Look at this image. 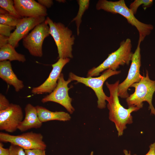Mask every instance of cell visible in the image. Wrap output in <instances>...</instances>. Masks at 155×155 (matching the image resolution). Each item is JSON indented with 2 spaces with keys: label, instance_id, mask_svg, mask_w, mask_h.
I'll return each instance as SVG.
<instances>
[{
  "label": "cell",
  "instance_id": "obj_3",
  "mask_svg": "<svg viewBox=\"0 0 155 155\" xmlns=\"http://www.w3.org/2000/svg\"><path fill=\"white\" fill-rule=\"evenodd\" d=\"M132 47L131 42L130 38L123 40L121 42L119 48L109 54L102 63L88 71L87 77L98 76L100 73L108 69L117 71L120 65H129L133 54L131 51Z\"/></svg>",
  "mask_w": 155,
  "mask_h": 155
},
{
  "label": "cell",
  "instance_id": "obj_35",
  "mask_svg": "<svg viewBox=\"0 0 155 155\" xmlns=\"http://www.w3.org/2000/svg\"><path fill=\"white\" fill-rule=\"evenodd\" d=\"M90 155H94V152H93L92 151L91 152V153H90Z\"/></svg>",
  "mask_w": 155,
  "mask_h": 155
},
{
  "label": "cell",
  "instance_id": "obj_7",
  "mask_svg": "<svg viewBox=\"0 0 155 155\" xmlns=\"http://www.w3.org/2000/svg\"><path fill=\"white\" fill-rule=\"evenodd\" d=\"M40 133L28 132L17 135L0 132V141L1 142H9L19 146L24 150L34 149H45L46 145L43 141Z\"/></svg>",
  "mask_w": 155,
  "mask_h": 155
},
{
  "label": "cell",
  "instance_id": "obj_9",
  "mask_svg": "<svg viewBox=\"0 0 155 155\" xmlns=\"http://www.w3.org/2000/svg\"><path fill=\"white\" fill-rule=\"evenodd\" d=\"M138 42L136 49L133 53L131 64L127 77L118 86V95L122 98H126L129 96V88L134 83L139 82L142 76L140 74L141 66V55L140 44Z\"/></svg>",
  "mask_w": 155,
  "mask_h": 155
},
{
  "label": "cell",
  "instance_id": "obj_19",
  "mask_svg": "<svg viewBox=\"0 0 155 155\" xmlns=\"http://www.w3.org/2000/svg\"><path fill=\"white\" fill-rule=\"evenodd\" d=\"M79 5V9L76 16L71 21V22L75 21L77 27V34H80L79 28L82 22V18L85 11L88 9L90 1L88 0H78L77 1Z\"/></svg>",
  "mask_w": 155,
  "mask_h": 155
},
{
  "label": "cell",
  "instance_id": "obj_29",
  "mask_svg": "<svg viewBox=\"0 0 155 155\" xmlns=\"http://www.w3.org/2000/svg\"><path fill=\"white\" fill-rule=\"evenodd\" d=\"M9 37L0 34V48L8 43Z\"/></svg>",
  "mask_w": 155,
  "mask_h": 155
},
{
  "label": "cell",
  "instance_id": "obj_30",
  "mask_svg": "<svg viewBox=\"0 0 155 155\" xmlns=\"http://www.w3.org/2000/svg\"><path fill=\"white\" fill-rule=\"evenodd\" d=\"M133 155H137L135 154ZM145 155H155V142L149 146V150Z\"/></svg>",
  "mask_w": 155,
  "mask_h": 155
},
{
  "label": "cell",
  "instance_id": "obj_18",
  "mask_svg": "<svg viewBox=\"0 0 155 155\" xmlns=\"http://www.w3.org/2000/svg\"><path fill=\"white\" fill-rule=\"evenodd\" d=\"M7 60L24 63L26 59L24 55L18 53L15 48L8 43L0 48V61Z\"/></svg>",
  "mask_w": 155,
  "mask_h": 155
},
{
  "label": "cell",
  "instance_id": "obj_10",
  "mask_svg": "<svg viewBox=\"0 0 155 155\" xmlns=\"http://www.w3.org/2000/svg\"><path fill=\"white\" fill-rule=\"evenodd\" d=\"M72 80L69 78L67 80L64 79L63 74L61 73L58 79L57 84L54 90L49 94L44 97L41 100L42 103L49 102H54L63 106L71 114L75 111L72 105V99L68 94L69 90L68 85Z\"/></svg>",
  "mask_w": 155,
  "mask_h": 155
},
{
  "label": "cell",
  "instance_id": "obj_12",
  "mask_svg": "<svg viewBox=\"0 0 155 155\" xmlns=\"http://www.w3.org/2000/svg\"><path fill=\"white\" fill-rule=\"evenodd\" d=\"M70 60L69 58H59L56 63L52 65L53 69L47 79L40 85L33 88L32 93L39 94L52 92L57 85L63 68Z\"/></svg>",
  "mask_w": 155,
  "mask_h": 155
},
{
  "label": "cell",
  "instance_id": "obj_16",
  "mask_svg": "<svg viewBox=\"0 0 155 155\" xmlns=\"http://www.w3.org/2000/svg\"><path fill=\"white\" fill-rule=\"evenodd\" d=\"M24 110L25 118L19 125L18 129L24 132L31 129L40 128L42 123L39 118L36 106L28 103L26 106Z\"/></svg>",
  "mask_w": 155,
  "mask_h": 155
},
{
  "label": "cell",
  "instance_id": "obj_24",
  "mask_svg": "<svg viewBox=\"0 0 155 155\" xmlns=\"http://www.w3.org/2000/svg\"><path fill=\"white\" fill-rule=\"evenodd\" d=\"M9 148L10 155H26L24 150L19 146L11 144Z\"/></svg>",
  "mask_w": 155,
  "mask_h": 155
},
{
  "label": "cell",
  "instance_id": "obj_31",
  "mask_svg": "<svg viewBox=\"0 0 155 155\" xmlns=\"http://www.w3.org/2000/svg\"><path fill=\"white\" fill-rule=\"evenodd\" d=\"M0 14H4L6 13H8L5 10L3 9L1 7L0 9Z\"/></svg>",
  "mask_w": 155,
  "mask_h": 155
},
{
  "label": "cell",
  "instance_id": "obj_28",
  "mask_svg": "<svg viewBox=\"0 0 155 155\" xmlns=\"http://www.w3.org/2000/svg\"><path fill=\"white\" fill-rule=\"evenodd\" d=\"M3 144L0 143V155H10L9 148H5L3 147Z\"/></svg>",
  "mask_w": 155,
  "mask_h": 155
},
{
  "label": "cell",
  "instance_id": "obj_1",
  "mask_svg": "<svg viewBox=\"0 0 155 155\" xmlns=\"http://www.w3.org/2000/svg\"><path fill=\"white\" fill-rule=\"evenodd\" d=\"M119 80L114 84H109L107 82L105 84L108 88L110 96L106 101L108 102L107 108L109 110V119L113 122L118 132V136L123 135L124 131L126 129V125L133 122L131 113L140 109L137 107H130L127 109L120 104L118 95V88Z\"/></svg>",
  "mask_w": 155,
  "mask_h": 155
},
{
  "label": "cell",
  "instance_id": "obj_17",
  "mask_svg": "<svg viewBox=\"0 0 155 155\" xmlns=\"http://www.w3.org/2000/svg\"><path fill=\"white\" fill-rule=\"evenodd\" d=\"M39 118L41 122L52 120L65 121L71 119L70 115L64 111H51L43 106H36Z\"/></svg>",
  "mask_w": 155,
  "mask_h": 155
},
{
  "label": "cell",
  "instance_id": "obj_14",
  "mask_svg": "<svg viewBox=\"0 0 155 155\" xmlns=\"http://www.w3.org/2000/svg\"><path fill=\"white\" fill-rule=\"evenodd\" d=\"M14 6L22 18L45 17L47 15L46 8L34 0H14Z\"/></svg>",
  "mask_w": 155,
  "mask_h": 155
},
{
  "label": "cell",
  "instance_id": "obj_8",
  "mask_svg": "<svg viewBox=\"0 0 155 155\" xmlns=\"http://www.w3.org/2000/svg\"><path fill=\"white\" fill-rule=\"evenodd\" d=\"M49 35V27L45 20L36 26L23 39V46L32 56L41 57L43 41Z\"/></svg>",
  "mask_w": 155,
  "mask_h": 155
},
{
  "label": "cell",
  "instance_id": "obj_11",
  "mask_svg": "<svg viewBox=\"0 0 155 155\" xmlns=\"http://www.w3.org/2000/svg\"><path fill=\"white\" fill-rule=\"evenodd\" d=\"M23 114L21 106L11 103L6 110L0 111V130L13 133L18 129L23 121Z\"/></svg>",
  "mask_w": 155,
  "mask_h": 155
},
{
  "label": "cell",
  "instance_id": "obj_23",
  "mask_svg": "<svg viewBox=\"0 0 155 155\" xmlns=\"http://www.w3.org/2000/svg\"><path fill=\"white\" fill-rule=\"evenodd\" d=\"M16 27L0 24V34L9 38L11 34V31Z\"/></svg>",
  "mask_w": 155,
  "mask_h": 155
},
{
  "label": "cell",
  "instance_id": "obj_5",
  "mask_svg": "<svg viewBox=\"0 0 155 155\" xmlns=\"http://www.w3.org/2000/svg\"><path fill=\"white\" fill-rule=\"evenodd\" d=\"M131 87H134L135 90L126 98L128 108L137 107L140 109L143 107V102L146 101L148 103L149 109L151 111L155 108L152 100L155 92V80L150 79L148 70L146 71L145 76L144 75L139 82L133 84Z\"/></svg>",
  "mask_w": 155,
  "mask_h": 155
},
{
  "label": "cell",
  "instance_id": "obj_26",
  "mask_svg": "<svg viewBox=\"0 0 155 155\" xmlns=\"http://www.w3.org/2000/svg\"><path fill=\"white\" fill-rule=\"evenodd\" d=\"M26 155H46L45 149H34L24 150Z\"/></svg>",
  "mask_w": 155,
  "mask_h": 155
},
{
  "label": "cell",
  "instance_id": "obj_34",
  "mask_svg": "<svg viewBox=\"0 0 155 155\" xmlns=\"http://www.w3.org/2000/svg\"><path fill=\"white\" fill-rule=\"evenodd\" d=\"M56 1L59 2H64L65 1L64 0H57Z\"/></svg>",
  "mask_w": 155,
  "mask_h": 155
},
{
  "label": "cell",
  "instance_id": "obj_20",
  "mask_svg": "<svg viewBox=\"0 0 155 155\" xmlns=\"http://www.w3.org/2000/svg\"><path fill=\"white\" fill-rule=\"evenodd\" d=\"M14 1L12 0H0V6L8 13L19 19L22 18L18 14L14 6Z\"/></svg>",
  "mask_w": 155,
  "mask_h": 155
},
{
  "label": "cell",
  "instance_id": "obj_2",
  "mask_svg": "<svg viewBox=\"0 0 155 155\" xmlns=\"http://www.w3.org/2000/svg\"><path fill=\"white\" fill-rule=\"evenodd\" d=\"M96 8L97 10L102 9L112 13H118L125 17L129 24L138 30L139 34V42L143 41L154 28L152 24H145L138 20L127 6L124 0L115 1L99 0L96 4Z\"/></svg>",
  "mask_w": 155,
  "mask_h": 155
},
{
  "label": "cell",
  "instance_id": "obj_21",
  "mask_svg": "<svg viewBox=\"0 0 155 155\" xmlns=\"http://www.w3.org/2000/svg\"><path fill=\"white\" fill-rule=\"evenodd\" d=\"M21 19L16 18L8 13L0 14V24L16 27Z\"/></svg>",
  "mask_w": 155,
  "mask_h": 155
},
{
  "label": "cell",
  "instance_id": "obj_32",
  "mask_svg": "<svg viewBox=\"0 0 155 155\" xmlns=\"http://www.w3.org/2000/svg\"><path fill=\"white\" fill-rule=\"evenodd\" d=\"M123 152L125 155H131L130 151L128 152L127 150L125 149L123 150Z\"/></svg>",
  "mask_w": 155,
  "mask_h": 155
},
{
  "label": "cell",
  "instance_id": "obj_33",
  "mask_svg": "<svg viewBox=\"0 0 155 155\" xmlns=\"http://www.w3.org/2000/svg\"><path fill=\"white\" fill-rule=\"evenodd\" d=\"M151 114L154 115L155 116V108L151 111Z\"/></svg>",
  "mask_w": 155,
  "mask_h": 155
},
{
  "label": "cell",
  "instance_id": "obj_22",
  "mask_svg": "<svg viewBox=\"0 0 155 155\" xmlns=\"http://www.w3.org/2000/svg\"><path fill=\"white\" fill-rule=\"evenodd\" d=\"M153 3V0H135L130 4L129 8L134 15L136 13L138 7L140 5H143V7L145 9L151 6Z\"/></svg>",
  "mask_w": 155,
  "mask_h": 155
},
{
  "label": "cell",
  "instance_id": "obj_13",
  "mask_svg": "<svg viewBox=\"0 0 155 155\" xmlns=\"http://www.w3.org/2000/svg\"><path fill=\"white\" fill-rule=\"evenodd\" d=\"M45 17H24L20 20L16 26L14 31L11 33L8 40V43L14 47L18 46L19 42L23 39L36 26L45 21Z\"/></svg>",
  "mask_w": 155,
  "mask_h": 155
},
{
  "label": "cell",
  "instance_id": "obj_6",
  "mask_svg": "<svg viewBox=\"0 0 155 155\" xmlns=\"http://www.w3.org/2000/svg\"><path fill=\"white\" fill-rule=\"evenodd\" d=\"M121 72L120 70L113 71L108 69L104 71L100 76L96 78L81 77L72 72H70L69 78L72 81H76L78 82L83 84L86 86L91 88L95 92L97 98V107L102 109L106 107V101L108 97L104 92L103 89V84L108 78L112 76L118 75Z\"/></svg>",
  "mask_w": 155,
  "mask_h": 155
},
{
  "label": "cell",
  "instance_id": "obj_4",
  "mask_svg": "<svg viewBox=\"0 0 155 155\" xmlns=\"http://www.w3.org/2000/svg\"><path fill=\"white\" fill-rule=\"evenodd\" d=\"M45 21L49 27L50 34L57 46L59 58H72V46L75 37L72 31L61 22H53L48 17Z\"/></svg>",
  "mask_w": 155,
  "mask_h": 155
},
{
  "label": "cell",
  "instance_id": "obj_27",
  "mask_svg": "<svg viewBox=\"0 0 155 155\" xmlns=\"http://www.w3.org/2000/svg\"><path fill=\"white\" fill-rule=\"evenodd\" d=\"M38 2L46 8L50 7L53 4V1L51 0H38Z\"/></svg>",
  "mask_w": 155,
  "mask_h": 155
},
{
  "label": "cell",
  "instance_id": "obj_15",
  "mask_svg": "<svg viewBox=\"0 0 155 155\" xmlns=\"http://www.w3.org/2000/svg\"><path fill=\"white\" fill-rule=\"evenodd\" d=\"M0 78L7 84L13 86L17 92L24 87L23 81L18 79L8 60L0 61Z\"/></svg>",
  "mask_w": 155,
  "mask_h": 155
},
{
  "label": "cell",
  "instance_id": "obj_25",
  "mask_svg": "<svg viewBox=\"0 0 155 155\" xmlns=\"http://www.w3.org/2000/svg\"><path fill=\"white\" fill-rule=\"evenodd\" d=\"M10 103L6 97L0 94V111H4L8 108Z\"/></svg>",
  "mask_w": 155,
  "mask_h": 155
}]
</instances>
